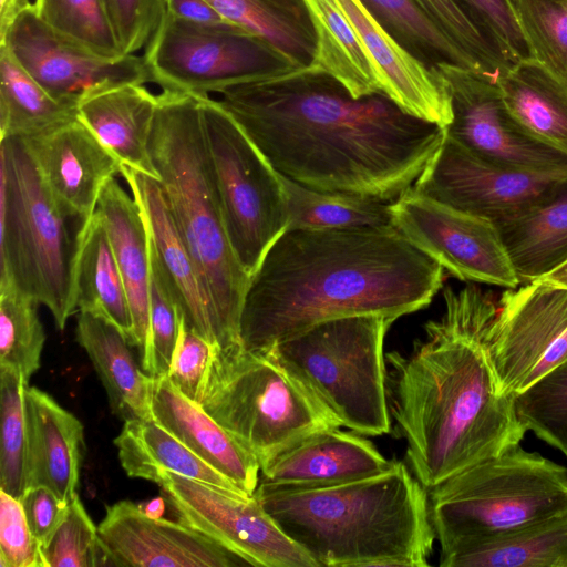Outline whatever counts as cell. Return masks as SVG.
<instances>
[{
	"instance_id": "1",
	"label": "cell",
	"mask_w": 567,
	"mask_h": 567,
	"mask_svg": "<svg viewBox=\"0 0 567 567\" xmlns=\"http://www.w3.org/2000/svg\"><path fill=\"white\" fill-rule=\"evenodd\" d=\"M219 105L270 164L313 189L392 203L440 150L444 127L384 93L359 99L313 68H289L229 85Z\"/></svg>"
},
{
	"instance_id": "2",
	"label": "cell",
	"mask_w": 567,
	"mask_h": 567,
	"mask_svg": "<svg viewBox=\"0 0 567 567\" xmlns=\"http://www.w3.org/2000/svg\"><path fill=\"white\" fill-rule=\"evenodd\" d=\"M445 309L408 354H385L390 415L406 442V465L430 491L520 443L515 398L501 391L488 351L498 307L475 286L443 291Z\"/></svg>"
},
{
	"instance_id": "3",
	"label": "cell",
	"mask_w": 567,
	"mask_h": 567,
	"mask_svg": "<svg viewBox=\"0 0 567 567\" xmlns=\"http://www.w3.org/2000/svg\"><path fill=\"white\" fill-rule=\"evenodd\" d=\"M444 269L394 227L286 230L250 278L240 342L274 344L336 318H398L427 307Z\"/></svg>"
},
{
	"instance_id": "4",
	"label": "cell",
	"mask_w": 567,
	"mask_h": 567,
	"mask_svg": "<svg viewBox=\"0 0 567 567\" xmlns=\"http://www.w3.org/2000/svg\"><path fill=\"white\" fill-rule=\"evenodd\" d=\"M254 496L318 567L429 566V495L404 462L333 485H258Z\"/></svg>"
},
{
	"instance_id": "5",
	"label": "cell",
	"mask_w": 567,
	"mask_h": 567,
	"mask_svg": "<svg viewBox=\"0 0 567 567\" xmlns=\"http://www.w3.org/2000/svg\"><path fill=\"white\" fill-rule=\"evenodd\" d=\"M150 155L175 224L213 307L220 349L241 344L240 313L250 276L231 248L207 147L200 99L163 90Z\"/></svg>"
},
{
	"instance_id": "6",
	"label": "cell",
	"mask_w": 567,
	"mask_h": 567,
	"mask_svg": "<svg viewBox=\"0 0 567 567\" xmlns=\"http://www.w3.org/2000/svg\"><path fill=\"white\" fill-rule=\"evenodd\" d=\"M440 559L567 511V467L520 444L427 491Z\"/></svg>"
},
{
	"instance_id": "7",
	"label": "cell",
	"mask_w": 567,
	"mask_h": 567,
	"mask_svg": "<svg viewBox=\"0 0 567 567\" xmlns=\"http://www.w3.org/2000/svg\"><path fill=\"white\" fill-rule=\"evenodd\" d=\"M0 286L44 305L59 330L75 306V243L22 136L0 137Z\"/></svg>"
},
{
	"instance_id": "8",
	"label": "cell",
	"mask_w": 567,
	"mask_h": 567,
	"mask_svg": "<svg viewBox=\"0 0 567 567\" xmlns=\"http://www.w3.org/2000/svg\"><path fill=\"white\" fill-rule=\"evenodd\" d=\"M394 321L351 316L319 322L266 351L340 426L379 436L391 429L384 340Z\"/></svg>"
},
{
	"instance_id": "9",
	"label": "cell",
	"mask_w": 567,
	"mask_h": 567,
	"mask_svg": "<svg viewBox=\"0 0 567 567\" xmlns=\"http://www.w3.org/2000/svg\"><path fill=\"white\" fill-rule=\"evenodd\" d=\"M200 406L259 463L338 422L272 357L243 344L215 347Z\"/></svg>"
},
{
	"instance_id": "10",
	"label": "cell",
	"mask_w": 567,
	"mask_h": 567,
	"mask_svg": "<svg viewBox=\"0 0 567 567\" xmlns=\"http://www.w3.org/2000/svg\"><path fill=\"white\" fill-rule=\"evenodd\" d=\"M199 99L228 239L239 264L251 277L288 228L281 176L217 100Z\"/></svg>"
},
{
	"instance_id": "11",
	"label": "cell",
	"mask_w": 567,
	"mask_h": 567,
	"mask_svg": "<svg viewBox=\"0 0 567 567\" xmlns=\"http://www.w3.org/2000/svg\"><path fill=\"white\" fill-rule=\"evenodd\" d=\"M143 59L163 90L197 96L293 68L270 43L234 22H194L166 10Z\"/></svg>"
},
{
	"instance_id": "12",
	"label": "cell",
	"mask_w": 567,
	"mask_h": 567,
	"mask_svg": "<svg viewBox=\"0 0 567 567\" xmlns=\"http://www.w3.org/2000/svg\"><path fill=\"white\" fill-rule=\"evenodd\" d=\"M452 110L445 135L494 165L567 177V155L536 138L507 110L496 80L454 64H440Z\"/></svg>"
},
{
	"instance_id": "13",
	"label": "cell",
	"mask_w": 567,
	"mask_h": 567,
	"mask_svg": "<svg viewBox=\"0 0 567 567\" xmlns=\"http://www.w3.org/2000/svg\"><path fill=\"white\" fill-rule=\"evenodd\" d=\"M497 307L488 351L501 391L516 398L567 360V289L523 284Z\"/></svg>"
},
{
	"instance_id": "14",
	"label": "cell",
	"mask_w": 567,
	"mask_h": 567,
	"mask_svg": "<svg viewBox=\"0 0 567 567\" xmlns=\"http://www.w3.org/2000/svg\"><path fill=\"white\" fill-rule=\"evenodd\" d=\"M156 484L178 522L218 542L256 567H318L252 497L163 471Z\"/></svg>"
},
{
	"instance_id": "15",
	"label": "cell",
	"mask_w": 567,
	"mask_h": 567,
	"mask_svg": "<svg viewBox=\"0 0 567 567\" xmlns=\"http://www.w3.org/2000/svg\"><path fill=\"white\" fill-rule=\"evenodd\" d=\"M390 210L392 227L450 275L507 289L519 286L493 221L412 188L390 203Z\"/></svg>"
},
{
	"instance_id": "16",
	"label": "cell",
	"mask_w": 567,
	"mask_h": 567,
	"mask_svg": "<svg viewBox=\"0 0 567 567\" xmlns=\"http://www.w3.org/2000/svg\"><path fill=\"white\" fill-rule=\"evenodd\" d=\"M0 45L52 97L74 105L105 90L152 81L143 56H99L50 28L33 7L16 20Z\"/></svg>"
},
{
	"instance_id": "17",
	"label": "cell",
	"mask_w": 567,
	"mask_h": 567,
	"mask_svg": "<svg viewBox=\"0 0 567 567\" xmlns=\"http://www.w3.org/2000/svg\"><path fill=\"white\" fill-rule=\"evenodd\" d=\"M561 179L494 165L445 135L440 150L411 188L496 223L539 204Z\"/></svg>"
},
{
	"instance_id": "18",
	"label": "cell",
	"mask_w": 567,
	"mask_h": 567,
	"mask_svg": "<svg viewBox=\"0 0 567 567\" xmlns=\"http://www.w3.org/2000/svg\"><path fill=\"white\" fill-rule=\"evenodd\" d=\"M97 533L109 566H250L210 537L181 522L148 515L131 501L106 507Z\"/></svg>"
},
{
	"instance_id": "19",
	"label": "cell",
	"mask_w": 567,
	"mask_h": 567,
	"mask_svg": "<svg viewBox=\"0 0 567 567\" xmlns=\"http://www.w3.org/2000/svg\"><path fill=\"white\" fill-rule=\"evenodd\" d=\"M23 138L66 218L83 223L93 215L103 186L121 173L120 161L79 117Z\"/></svg>"
},
{
	"instance_id": "20",
	"label": "cell",
	"mask_w": 567,
	"mask_h": 567,
	"mask_svg": "<svg viewBox=\"0 0 567 567\" xmlns=\"http://www.w3.org/2000/svg\"><path fill=\"white\" fill-rule=\"evenodd\" d=\"M120 175L126 181L144 215L161 269L186 326L218 347L212 303L175 224L159 182L124 165Z\"/></svg>"
},
{
	"instance_id": "21",
	"label": "cell",
	"mask_w": 567,
	"mask_h": 567,
	"mask_svg": "<svg viewBox=\"0 0 567 567\" xmlns=\"http://www.w3.org/2000/svg\"><path fill=\"white\" fill-rule=\"evenodd\" d=\"M371 58L383 93L405 112L445 127L452 120L444 78L401 48L361 0H336Z\"/></svg>"
},
{
	"instance_id": "22",
	"label": "cell",
	"mask_w": 567,
	"mask_h": 567,
	"mask_svg": "<svg viewBox=\"0 0 567 567\" xmlns=\"http://www.w3.org/2000/svg\"><path fill=\"white\" fill-rule=\"evenodd\" d=\"M391 464L361 434L330 427L278 455L260 471L258 485L274 488L333 485L380 473Z\"/></svg>"
},
{
	"instance_id": "23",
	"label": "cell",
	"mask_w": 567,
	"mask_h": 567,
	"mask_svg": "<svg viewBox=\"0 0 567 567\" xmlns=\"http://www.w3.org/2000/svg\"><path fill=\"white\" fill-rule=\"evenodd\" d=\"M27 488L45 486L69 504L78 494L84 432L78 417L35 386L24 389Z\"/></svg>"
},
{
	"instance_id": "24",
	"label": "cell",
	"mask_w": 567,
	"mask_h": 567,
	"mask_svg": "<svg viewBox=\"0 0 567 567\" xmlns=\"http://www.w3.org/2000/svg\"><path fill=\"white\" fill-rule=\"evenodd\" d=\"M96 210L104 221L127 293L132 346L138 350L143 370L151 375V246L146 220L134 197L115 177L103 186Z\"/></svg>"
},
{
	"instance_id": "25",
	"label": "cell",
	"mask_w": 567,
	"mask_h": 567,
	"mask_svg": "<svg viewBox=\"0 0 567 567\" xmlns=\"http://www.w3.org/2000/svg\"><path fill=\"white\" fill-rule=\"evenodd\" d=\"M152 416L244 493L254 496L260 477L257 460L167 375L154 377Z\"/></svg>"
},
{
	"instance_id": "26",
	"label": "cell",
	"mask_w": 567,
	"mask_h": 567,
	"mask_svg": "<svg viewBox=\"0 0 567 567\" xmlns=\"http://www.w3.org/2000/svg\"><path fill=\"white\" fill-rule=\"evenodd\" d=\"M157 103L144 84H123L82 100L78 117L122 165L159 181L148 148Z\"/></svg>"
},
{
	"instance_id": "27",
	"label": "cell",
	"mask_w": 567,
	"mask_h": 567,
	"mask_svg": "<svg viewBox=\"0 0 567 567\" xmlns=\"http://www.w3.org/2000/svg\"><path fill=\"white\" fill-rule=\"evenodd\" d=\"M75 336L91 359L113 413L124 421L152 419L154 377L140 368L125 334L103 317L79 311Z\"/></svg>"
},
{
	"instance_id": "28",
	"label": "cell",
	"mask_w": 567,
	"mask_h": 567,
	"mask_svg": "<svg viewBox=\"0 0 567 567\" xmlns=\"http://www.w3.org/2000/svg\"><path fill=\"white\" fill-rule=\"evenodd\" d=\"M74 243L72 282L78 311L109 320L132 344L133 321L127 293L97 210L82 223Z\"/></svg>"
},
{
	"instance_id": "29",
	"label": "cell",
	"mask_w": 567,
	"mask_h": 567,
	"mask_svg": "<svg viewBox=\"0 0 567 567\" xmlns=\"http://www.w3.org/2000/svg\"><path fill=\"white\" fill-rule=\"evenodd\" d=\"M519 285L567 262V177L528 210L494 223Z\"/></svg>"
},
{
	"instance_id": "30",
	"label": "cell",
	"mask_w": 567,
	"mask_h": 567,
	"mask_svg": "<svg viewBox=\"0 0 567 567\" xmlns=\"http://www.w3.org/2000/svg\"><path fill=\"white\" fill-rule=\"evenodd\" d=\"M114 445L117 447L122 467L131 477L156 483L158 474L168 471L230 494L252 497L202 460L153 417L124 421Z\"/></svg>"
},
{
	"instance_id": "31",
	"label": "cell",
	"mask_w": 567,
	"mask_h": 567,
	"mask_svg": "<svg viewBox=\"0 0 567 567\" xmlns=\"http://www.w3.org/2000/svg\"><path fill=\"white\" fill-rule=\"evenodd\" d=\"M496 83L509 113L536 138L567 155V81L526 59L507 68Z\"/></svg>"
},
{
	"instance_id": "32",
	"label": "cell",
	"mask_w": 567,
	"mask_h": 567,
	"mask_svg": "<svg viewBox=\"0 0 567 567\" xmlns=\"http://www.w3.org/2000/svg\"><path fill=\"white\" fill-rule=\"evenodd\" d=\"M317 37L309 66L338 80L355 97L383 93L374 64L336 0H305Z\"/></svg>"
},
{
	"instance_id": "33",
	"label": "cell",
	"mask_w": 567,
	"mask_h": 567,
	"mask_svg": "<svg viewBox=\"0 0 567 567\" xmlns=\"http://www.w3.org/2000/svg\"><path fill=\"white\" fill-rule=\"evenodd\" d=\"M226 20L276 48L293 68L311 65L315 27L305 0H207Z\"/></svg>"
},
{
	"instance_id": "34",
	"label": "cell",
	"mask_w": 567,
	"mask_h": 567,
	"mask_svg": "<svg viewBox=\"0 0 567 567\" xmlns=\"http://www.w3.org/2000/svg\"><path fill=\"white\" fill-rule=\"evenodd\" d=\"M442 567H567V511L440 559Z\"/></svg>"
},
{
	"instance_id": "35",
	"label": "cell",
	"mask_w": 567,
	"mask_h": 567,
	"mask_svg": "<svg viewBox=\"0 0 567 567\" xmlns=\"http://www.w3.org/2000/svg\"><path fill=\"white\" fill-rule=\"evenodd\" d=\"M78 118V105L52 97L0 45V137L38 135Z\"/></svg>"
},
{
	"instance_id": "36",
	"label": "cell",
	"mask_w": 567,
	"mask_h": 567,
	"mask_svg": "<svg viewBox=\"0 0 567 567\" xmlns=\"http://www.w3.org/2000/svg\"><path fill=\"white\" fill-rule=\"evenodd\" d=\"M291 229H349L392 226L390 203L309 188L280 174Z\"/></svg>"
},
{
	"instance_id": "37",
	"label": "cell",
	"mask_w": 567,
	"mask_h": 567,
	"mask_svg": "<svg viewBox=\"0 0 567 567\" xmlns=\"http://www.w3.org/2000/svg\"><path fill=\"white\" fill-rule=\"evenodd\" d=\"M363 6L409 54L430 70L449 63L474 70L415 0H361ZM476 72V71H475Z\"/></svg>"
},
{
	"instance_id": "38",
	"label": "cell",
	"mask_w": 567,
	"mask_h": 567,
	"mask_svg": "<svg viewBox=\"0 0 567 567\" xmlns=\"http://www.w3.org/2000/svg\"><path fill=\"white\" fill-rule=\"evenodd\" d=\"M33 9L54 31L99 56L127 55L102 0H34Z\"/></svg>"
},
{
	"instance_id": "39",
	"label": "cell",
	"mask_w": 567,
	"mask_h": 567,
	"mask_svg": "<svg viewBox=\"0 0 567 567\" xmlns=\"http://www.w3.org/2000/svg\"><path fill=\"white\" fill-rule=\"evenodd\" d=\"M39 303L10 286H0V367L20 372L28 384L40 368L45 342Z\"/></svg>"
},
{
	"instance_id": "40",
	"label": "cell",
	"mask_w": 567,
	"mask_h": 567,
	"mask_svg": "<svg viewBox=\"0 0 567 567\" xmlns=\"http://www.w3.org/2000/svg\"><path fill=\"white\" fill-rule=\"evenodd\" d=\"M24 382L20 372L0 367V489L18 498L27 489Z\"/></svg>"
},
{
	"instance_id": "41",
	"label": "cell",
	"mask_w": 567,
	"mask_h": 567,
	"mask_svg": "<svg viewBox=\"0 0 567 567\" xmlns=\"http://www.w3.org/2000/svg\"><path fill=\"white\" fill-rule=\"evenodd\" d=\"M533 59L567 81V0H512Z\"/></svg>"
},
{
	"instance_id": "42",
	"label": "cell",
	"mask_w": 567,
	"mask_h": 567,
	"mask_svg": "<svg viewBox=\"0 0 567 567\" xmlns=\"http://www.w3.org/2000/svg\"><path fill=\"white\" fill-rule=\"evenodd\" d=\"M527 431L567 458V360L515 398Z\"/></svg>"
},
{
	"instance_id": "43",
	"label": "cell",
	"mask_w": 567,
	"mask_h": 567,
	"mask_svg": "<svg viewBox=\"0 0 567 567\" xmlns=\"http://www.w3.org/2000/svg\"><path fill=\"white\" fill-rule=\"evenodd\" d=\"M42 567H100L109 566L97 527L76 494L68 504L66 513L40 546Z\"/></svg>"
},
{
	"instance_id": "44",
	"label": "cell",
	"mask_w": 567,
	"mask_h": 567,
	"mask_svg": "<svg viewBox=\"0 0 567 567\" xmlns=\"http://www.w3.org/2000/svg\"><path fill=\"white\" fill-rule=\"evenodd\" d=\"M494 53L506 64L533 59L512 0H456Z\"/></svg>"
},
{
	"instance_id": "45",
	"label": "cell",
	"mask_w": 567,
	"mask_h": 567,
	"mask_svg": "<svg viewBox=\"0 0 567 567\" xmlns=\"http://www.w3.org/2000/svg\"><path fill=\"white\" fill-rule=\"evenodd\" d=\"M445 37L468 59L474 70L492 79L511 65L482 38L456 0H415Z\"/></svg>"
},
{
	"instance_id": "46",
	"label": "cell",
	"mask_w": 567,
	"mask_h": 567,
	"mask_svg": "<svg viewBox=\"0 0 567 567\" xmlns=\"http://www.w3.org/2000/svg\"><path fill=\"white\" fill-rule=\"evenodd\" d=\"M150 246V328L152 349L151 375L161 377L167 375L172 364L173 354L178 337L181 313L169 285L161 269L151 237Z\"/></svg>"
},
{
	"instance_id": "47",
	"label": "cell",
	"mask_w": 567,
	"mask_h": 567,
	"mask_svg": "<svg viewBox=\"0 0 567 567\" xmlns=\"http://www.w3.org/2000/svg\"><path fill=\"white\" fill-rule=\"evenodd\" d=\"M214 344L189 329L181 315L179 330L167 377L188 399L199 403Z\"/></svg>"
},
{
	"instance_id": "48",
	"label": "cell",
	"mask_w": 567,
	"mask_h": 567,
	"mask_svg": "<svg viewBox=\"0 0 567 567\" xmlns=\"http://www.w3.org/2000/svg\"><path fill=\"white\" fill-rule=\"evenodd\" d=\"M125 54L146 48L166 9V0H102Z\"/></svg>"
},
{
	"instance_id": "49",
	"label": "cell",
	"mask_w": 567,
	"mask_h": 567,
	"mask_svg": "<svg viewBox=\"0 0 567 567\" xmlns=\"http://www.w3.org/2000/svg\"><path fill=\"white\" fill-rule=\"evenodd\" d=\"M21 502L0 489V567H42Z\"/></svg>"
},
{
	"instance_id": "50",
	"label": "cell",
	"mask_w": 567,
	"mask_h": 567,
	"mask_svg": "<svg viewBox=\"0 0 567 567\" xmlns=\"http://www.w3.org/2000/svg\"><path fill=\"white\" fill-rule=\"evenodd\" d=\"M20 502L32 535L44 544L63 519L68 504L45 486L28 487Z\"/></svg>"
},
{
	"instance_id": "51",
	"label": "cell",
	"mask_w": 567,
	"mask_h": 567,
	"mask_svg": "<svg viewBox=\"0 0 567 567\" xmlns=\"http://www.w3.org/2000/svg\"><path fill=\"white\" fill-rule=\"evenodd\" d=\"M165 10L175 17L194 22L226 21L207 0H166Z\"/></svg>"
},
{
	"instance_id": "52",
	"label": "cell",
	"mask_w": 567,
	"mask_h": 567,
	"mask_svg": "<svg viewBox=\"0 0 567 567\" xmlns=\"http://www.w3.org/2000/svg\"><path fill=\"white\" fill-rule=\"evenodd\" d=\"M32 7L31 0H0V43L16 20Z\"/></svg>"
},
{
	"instance_id": "53",
	"label": "cell",
	"mask_w": 567,
	"mask_h": 567,
	"mask_svg": "<svg viewBox=\"0 0 567 567\" xmlns=\"http://www.w3.org/2000/svg\"><path fill=\"white\" fill-rule=\"evenodd\" d=\"M536 281H543L567 289V262Z\"/></svg>"
}]
</instances>
